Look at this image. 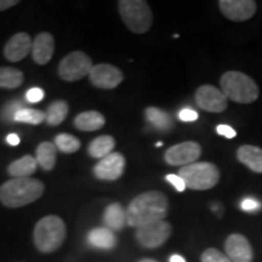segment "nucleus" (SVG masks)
<instances>
[{
  "instance_id": "obj_1",
  "label": "nucleus",
  "mask_w": 262,
  "mask_h": 262,
  "mask_svg": "<svg viewBox=\"0 0 262 262\" xmlns=\"http://www.w3.org/2000/svg\"><path fill=\"white\" fill-rule=\"evenodd\" d=\"M169 201L164 193L148 191L133 199L126 208V222L139 228L152 222L164 220L168 215Z\"/></svg>"
},
{
  "instance_id": "obj_2",
  "label": "nucleus",
  "mask_w": 262,
  "mask_h": 262,
  "mask_svg": "<svg viewBox=\"0 0 262 262\" xmlns=\"http://www.w3.org/2000/svg\"><path fill=\"white\" fill-rule=\"evenodd\" d=\"M44 191V183L39 180L12 179L3 183L0 187V202L8 208H21L38 201Z\"/></svg>"
},
{
  "instance_id": "obj_3",
  "label": "nucleus",
  "mask_w": 262,
  "mask_h": 262,
  "mask_svg": "<svg viewBox=\"0 0 262 262\" xmlns=\"http://www.w3.org/2000/svg\"><path fill=\"white\" fill-rule=\"evenodd\" d=\"M66 225L58 216L49 215L40 219L33 231L35 248L45 254L56 251L63 244L66 238Z\"/></svg>"
},
{
  "instance_id": "obj_4",
  "label": "nucleus",
  "mask_w": 262,
  "mask_h": 262,
  "mask_svg": "<svg viewBox=\"0 0 262 262\" xmlns=\"http://www.w3.org/2000/svg\"><path fill=\"white\" fill-rule=\"evenodd\" d=\"M221 91L226 97L237 103H251L257 100V84L249 75L242 72L229 71L222 75L220 79Z\"/></svg>"
},
{
  "instance_id": "obj_5",
  "label": "nucleus",
  "mask_w": 262,
  "mask_h": 262,
  "mask_svg": "<svg viewBox=\"0 0 262 262\" xmlns=\"http://www.w3.org/2000/svg\"><path fill=\"white\" fill-rule=\"evenodd\" d=\"M179 176L186 183V187L194 191H206L215 187L220 181V170L212 163L201 162L182 166Z\"/></svg>"
},
{
  "instance_id": "obj_6",
  "label": "nucleus",
  "mask_w": 262,
  "mask_h": 262,
  "mask_svg": "<svg viewBox=\"0 0 262 262\" xmlns=\"http://www.w3.org/2000/svg\"><path fill=\"white\" fill-rule=\"evenodd\" d=\"M120 17L131 32L146 33L153 24V15L145 0H120L118 3Z\"/></svg>"
},
{
  "instance_id": "obj_7",
  "label": "nucleus",
  "mask_w": 262,
  "mask_h": 262,
  "mask_svg": "<svg viewBox=\"0 0 262 262\" xmlns=\"http://www.w3.org/2000/svg\"><path fill=\"white\" fill-rule=\"evenodd\" d=\"M94 64L91 58L83 51H73L68 54L58 64V75L68 83L77 81L89 75Z\"/></svg>"
},
{
  "instance_id": "obj_8",
  "label": "nucleus",
  "mask_w": 262,
  "mask_h": 262,
  "mask_svg": "<svg viewBox=\"0 0 262 262\" xmlns=\"http://www.w3.org/2000/svg\"><path fill=\"white\" fill-rule=\"evenodd\" d=\"M171 233V225L165 220H160L137 228L136 239L141 247L146 249H157L162 247L168 241Z\"/></svg>"
},
{
  "instance_id": "obj_9",
  "label": "nucleus",
  "mask_w": 262,
  "mask_h": 262,
  "mask_svg": "<svg viewBox=\"0 0 262 262\" xmlns=\"http://www.w3.org/2000/svg\"><path fill=\"white\" fill-rule=\"evenodd\" d=\"M202 156V147L194 141H186L179 143L166 150L164 159L169 165L187 166L195 163Z\"/></svg>"
},
{
  "instance_id": "obj_10",
  "label": "nucleus",
  "mask_w": 262,
  "mask_h": 262,
  "mask_svg": "<svg viewBox=\"0 0 262 262\" xmlns=\"http://www.w3.org/2000/svg\"><path fill=\"white\" fill-rule=\"evenodd\" d=\"M195 102L206 112L221 113L228 106L226 95L212 85H202L195 91Z\"/></svg>"
},
{
  "instance_id": "obj_11",
  "label": "nucleus",
  "mask_w": 262,
  "mask_h": 262,
  "mask_svg": "<svg viewBox=\"0 0 262 262\" xmlns=\"http://www.w3.org/2000/svg\"><path fill=\"white\" fill-rule=\"evenodd\" d=\"M90 81L94 86L100 89L111 90L117 88L124 80L123 72L116 66L110 63H100L94 66L89 74Z\"/></svg>"
},
{
  "instance_id": "obj_12",
  "label": "nucleus",
  "mask_w": 262,
  "mask_h": 262,
  "mask_svg": "<svg viewBox=\"0 0 262 262\" xmlns=\"http://www.w3.org/2000/svg\"><path fill=\"white\" fill-rule=\"evenodd\" d=\"M125 169V158L122 153L113 152L100 159L94 166V175L103 181H116L122 178Z\"/></svg>"
},
{
  "instance_id": "obj_13",
  "label": "nucleus",
  "mask_w": 262,
  "mask_h": 262,
  "mask_svg": "<svg viewBox=\"0 0 262 262\" xmlns=\"http://www.w3.org/2000/svg\"><path fill=\"white\" fill-rule=\"evenodd\" d=\"M219 8L231 21L243 22L253 17L257 4L254 0H221L219 2Z\"/></svg>"
},
{
  "instance_id": "obj_14",
  "label": "nucleus",
  "mask_w": 262,
  "mask_h": 262,
  "mask_svg": "<svg viewBox=\"0 0 262 262\" xmlns=\"http://www.w3.org/2000/svg\"><path fill=\"white\" fill-rule=\"evenodd\" d=\"M225 250L232 262H251L254 257L253 248L244 235L231 234L225 242Z\"/></svg>"
},
{
  "instance_id": "obj_15",
  "label": "nucleus",
  "mask_w": 262,
  "mask_h": 262,
  "mask_svg": "<svg viewBox=\"0 0 262 262\" xmlns=\"http://www.w3.org/2000/svg\"><path fill=\"white\" fill-rule=\"evenodd\" d=\"M33 40L29 34L25 32L16 33L9 39L4 48V56L11 62H18L31 54Z\"/></svg>"
},
{
  "instance_id": "obj_16",
  "label": "nucleus",
  "mask_w": 262,
  "mask_h": 262,
  "mask_svg": "<svg viewBox=\"0 0 262 262\" xmlns=\"http://www.w3.org/2000/svg\"><path fill=\"white\" fill-rule=\"evenodd\" d=\"M55 52V39L51 33L42 32L35 37L32 45V58L35 63L44 66L50 62Z\"/></svg>"
},
{
  "instance_id": "obj_17",
  "label": "nucleus",
  "mask_w": 262,
  "mask_h": 262,
  "mask_svg": "<svg viewBox=\"0 0 262 262\" xmlns=\"http://www.w3.org/2000/svg\"><path fill=\"white\" fill-rule=\"evenodd\" d=\"M239 162L247 165L251 171L262 173V148L251 145L239 147L237 152Z\"/></svg>"
},
{
  "instance_id": "obj_18",
  "label": "nucleus",
  "mask_w": 262,
  "mask_h": 262,
  "mask_svg": "<svg viewBox=\"0 0 262 262\" xmlns=\"http://www.w3.org/2000/svg\"><path fill=\"white\" fill-rule=\"evenodd\" d=\"M88 243L95 249L101 250H111L116 247L117 238L110 228L97 227L91 229L88 233Z\"/></svg>"
},
{
  "instance_id": "obj_19",
  "label": "nucleus",
  "mask_w": 262,
  "mask_h": 262,
  "mask_svg": "<svg viewBox=\"0 0 262 262\" xmlns=\"http://www.w3.org/2000/svg\"><path fill=\"white\" fill-rule=\"evenodd\" d=\"M103 222L111 231H120L127 224L126 209H124L119 203H112L103 212Z\"/></svg>"
},
{
  "instance_id": "obj_20",
  "label": "nucleus",
  "mask_w": 262,
  "mask_h": 262,
  "mask_svg": "<svg viewBox=\"0 0 262 262\" xmlns=\"http://www.w3.org/2000/svg\"><path fill=\"white\" fill-rule=\"evenodd\" d=\"M106 124V118L97 111L81 112L74 118V126L80 131H96Z\"/></svg>"
},
{
  "instance_id": "obj_21",
  "label": "nucleus",
  "mask_w": 262,
  "mask_h": 262,
  "mask_svg": "<svg viewBox=\"0 0 262 262\" xmlns=\"http://www.w3.org/2000/svg\"><path fill=\"white\" fill-rule=\"evenodd\" d=\"M37 166L38 162L34 157L25 156L10 164L8 173L12 179H26L35 172Z\"/></svg>"
},
{
  "instance_id": "obj_22",
  "label": "nucleus",
  "mask_w": 262,
  "mask_h": 262,
  "mask_svg": "<svg viewBox=\"0 0 262 262\" xmlns=\"http://www.w3.org/2000/svg\"><path fill=\"white\" fill-rule=\"evenodd\" d=\"M57 158V148L55 143L52 142H41L35 150V159L39 165L41 166L42 170L45 171H50L56 165Z\"/></svg>"
},
{
  "instance_id": "obj_23",
  "label": "nucleus",
  "mask_w": 262,
  "mask_h": 262,
  "mask_svg": "<svg viewBox=\"0 0 262 262\" xmlns=\"http://www.w3.org/2000/svg\"><path fill=\"white\" fill-rule=\"evenodd\" d=\"M114 147H116V140H114V137L110 135H102L96 137L94 141H91L88 152H89V155L93 158L103 159L104 157L113 153L112 150L114 149Z\"/></svg>"
},
{
  "instance_id": "obj_24",
  "label": "nucleus",
  "mask_w": 262,
  "mask_h": 262,
  "mask_svg": "<svg viewBox=\"0 0 262 262\" xmlns=\"http://www.w3.org/2000/svg\"><path fill=\"white\" fill-rule=\"evenodd\" d=\"M145 116L149 124L159 130H170L173 126L171 116L160 108L148 107L145 111Z\"/></svg>"
},
{
  "instance_id": "obj_25",
  "label": "nucleus",
  "mask_w": 262,
  "mask_h": 262,
  "mask_svg": "<svg viewBox=\"0 0 262 262\" xmlns=\"http://www.w3.org/2000/svg\"><path fill=\"white\" fill-rule=\"evenodd\" d=\"M22 71L14 67H0V88L5 89H16L24 83Z\"/></svg>"
},
{
  "instance_id": "obj_26",
  "label": "nucleus",
  "mask_w": 262,
  "mask_h": 262,
  "mask_svg": "<svg viewBox=\"0 0 262 262\" xmlns=\"http://www.w3.org/2000/svg\"><path fill=\"white\" fill-rule=\"evenodd\" d=\"M68 111H70V107H68V103L66 101H55L48 107L47 112H45V114H47V123L51 126L60 125L67 118Z\"/></svg>"
},
{
  "instance_id": "obj_27",
  "label": "nucleus",
  "mask_w": 262,
  "mask_h": 262,
  "mask_svg": "<svg viewBox=\"0 0 262 262\" xmlns=\"http://www.w3.org/2000/svg\"><path fill=\"white\" fill-rule=\"evenodd\" d=\"M45 120H47L45 112L39 110H33V108H24L15 117V122L32 124V125H39Z\"/></svg>"
},
{
  "instance_id": "obj_28",
  "label": "nucleus",
  "mask_w": 262,
  "mask_h": 262,
  "mask_svg": "<svg viewBox=\"0 0 262 262\" xmlns=\"http://www.w3.org/2000/svg\"><path fill=\"white\" fill-rule=\"evenodd\" d=\"M55 146L63 153H74L80 148L81 143L79 139L70 134H60L55 137Z\"/></svg>"
},
{
  "instance_id": "obj_29",
  "label": "nucleus",
  "mask_w": 262,
  "mask_h": 262,
  "mask_svg": "<svg viewBox=\"0 0 262 262\" xmlns=\"http://www.w3.org/2000/svg\"><path fill=\"white\" fill-rule=\"evenodd\" d=\"M24 103L19 102V101H11V102H9L3 107L2 112H0V117H2V119L5 120V122H15L16 114H17L21 110H24Z\"/></svg>"
},
{
  "instance_id": "obj_30",
  "label": "nucleus",
  "mask_w": 262,
  "mask_h": 262,
  "mask_svg": "<svg viewBox=\"0 0 262 262\" xmlns=\"http://www.w3.org/2000/svg\"><path fill=\"white\" fill-rule=\"evenodd\" d=\"M202 262H232L227 255L222 254L220 250L215 248L206 249L201 257Z\"/></svg>"
},
{
  "instance_id": "obj_31",
  "label": "nucleus",
  "mask_w": 262,
  "mask_h": 262,
  "mask_svg": "<svg viewBox=\"0 0 262 262\" xmlns=\"http://www.w3.org/2000/svg\"><path fill=\"white\" fill-rule=\"evenodd\" d=\"M241 208L243 211L255 212V211L260 210V209L262 208V204L255 198H245L244 201L242 202Z\"/></svg>"
},
{
  "instance_id": "obj_32",
  "label": "nucleus",
  "mask_w": 262,
  "mask_h": 262,
  "mask_svg": "<svg viewBox=\"0 0 262 262\" xmlns=\"http://www.w3.org/2000/svg\"><path fill=\"white\" fill-rule=\"evenodd\" d=\"M44 98V91L39 88H33V89H29L26 94V100L28 101L29 103H37L39 101H41Z\"/></svg>"
},
{
  "instance_id": "obj_33",
  "label": "nucleus",
  "mask_w": 262,
  "mask_h": 262,
  "mask_svg": "<svg viewBox=\"0 0 262 262\" xmlns=\"http://www.w3.org/2000/svg\"><path fill=\"white\" fill-rule=\"evenodd\" d=\"M165 180L168 182L171 183L173 187L176 188V191H179V192H183L186 188H187V187H186L185 181H183V180L180 178L179 175H173V173H170V175H166Z\"/></svg>"
},
{
  "instance_id": "obj_34",
  "label": "nucleus",
  "mask_w": 262,
  "mask_h": 262,
  "mask_svg": "<svg viewBox=\"0 0 262 262\" xmlns=\"http://www.w3.org/2000/svg\"><path fill=\"white\" fill-rule=\"evenodd\" d=\"M179 118L182 120V122H194V120L198 119V113L195 111L189 110V108H185L181 112L179 113Z\"/></svg>"
},
{
  "instance_id": "obj_35",
  "label": "nucleus",
  "mask_w": 262,
  "mask_h": 262,
  "mask_svg": "<svg viewBox=\"0 0 262 262\" xmlns=\"http://www.w3.org/2000/svg\"><path fill=\"white\" fill-rule=\"evenodd\" d=\"M216 130H217L219 135L227 137V139H233V137H235V135H237V133H235V130L233 129V127H231L228 125H219Z\"/></svg>"
},
{
  "instance_id": "obj_36",
  "label": "nucleus",
  "mask_w": 262,
  "mask_h": 262,
  "mask_svg": "<svg viewBox=\"0 0 262 262\" xmlns=\"http://www.w3.org/2000/svg\"><path fill=\"white\" fill-rule=\"evenodd\" d=\"M18 0H0V11H5L12 6L18 4Z\"/></svg>"
},
{
  "instance_id": "obj_37",
  "label": "nucleus",
  "mask_w": 262,
  "mask_h": 262,
  "mask_svg": "<svg viewBox=\"0 0 262 262\" xmlns=\"http://www.w3.org/2000/svg\"><path fill=\"white\" fill-rule=\"evenodd\" d=\"M6 142L9 143L10 146H17L19 143V137L16 134H9L8 137H6Z\"/></svg>"
},
{
  "instance_id": "obj_38",
  "label": "nucleus",
  "mask_w": 262,
  "mask_h": 262,
  "mask_svg": "<svg viewBox=\"0 0 262 262\" xmlns=\"http://www.w3.org/2000/svg\"><path fill=\"white\" fill-rule=\"evenodd\" d=\"M170 262H186L185 257L180 256V255H172L171 257H170Z\"/></svg>"
},
{
  "instance_id": "obj_39",
  "label": "nucleus",
  "mask_w": 262,
  "mask_h": 262,
  "mask_svg": "<svg viewBox=\"0 0 262 262\" xmlns=\"http://www.w3.org/2000/svg\"><path fill=\"white\" fill-rule=\"evenodd\" d=\"M139 262H159L155 260V258H142V260H140Z\"/></svg>"
},
{
  "instance_id": "obj_40",
  "label": "nucleus",
  "mask_w": 262,
  "mask_h": 262,
  "mask_svg": "<svg viewBox=\"0 0 262 262\" xmlns=\"http://www.w3.org/2000/svg\"><path fill=\"white\" fill-rule=\"evenodd\" d=\"M156 146H157V147H160V146H163V142H158V143H157Z\"/></svg>"
}]
</instances>
